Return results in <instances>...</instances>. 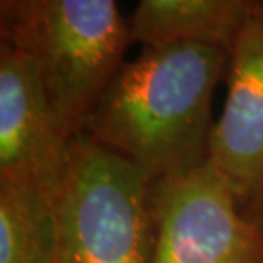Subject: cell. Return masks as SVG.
I'll return each instance as SVG.
<instances>
[{
	"label": "cell",
	"instance_id": "8992f818",
	"mask_svg": "<svg viewBox=\"0 0 263 263\" xmlns=\"http://www.w3.org/2000/svg\"><path fill=\"white\" fill-rule=\"evenodd\" d=\"M228 96L214 122L209 164L239 205L263 188V0L228 53Z\"/></svg>",
	"mask_w": 263,
	"mask_h": 263
},
{
	"label": "cell",
	"instance_id": "7a4b0ae2",
	"mask_svg": "<svg viewBox=\"0 0 263 263\" xmlns=\"http://www.w3.org/2000/svg\"><path fill=\"white\" fill-rule=\"evenodd\" d=\"M0 33L33 60L68 142L81 135L132 43L128 19L113 0H2Z\"/></svg>",
	"mask_w": 263,
	"mask_h": 263
},
{
	"label": "cell",
	"instance_id": "277c9868",
	"mask_svg": "<svg viewBox=\"0 0 263 263\" xmlns=\"http://www.w3.org/2000/svg\"><path fill=\"white\" fill-rule=\"evenodd\" d=\"M151 263H263V231L212 166L152 185Z\"/></svg>",
	"mask_w": 263,
	"mask_h": 263
},
{
	"label": "cell",
	"instance_id": "3957f363",
	"mask_svg": "<svg viewBox=\"0 0 263 263\" xmlns=\"http://www.w3.org/2000/svg\"><path fill=\"white\" fill-rule=\"evenodd\" d=\"M55 205V263H151L152 183L82 134L68 142Z\"/></svg>",
	"mask_w": 263,
	"mask_h": 263
},
{
	"label": "cell",
	"instance_id": "9c48e42d",
	"mask_svg": "<svg viewBox=\"0 0 263 263\" xmlns=\"http://www.w3.org/2000/svg\"><path fill=\"white\" fill-rule=\"evenodd\" d=\"M239 207H241V212L250 220H253V222L263 231V188L253 198L248 200V202L243 205H239Z\"/></svg>",
	"mask_w": 263,
	"mask_h": 263
},
{
	"label": "cell",
	"instance_id": "5b68a950",
	"mask_svg": "<svg viewBox=\"0 0 263 263\" xmlns=\"http://www.w3.org/2000/svg\"><path fill=\"white\" fill-rule=\"evenodd\" d=\"M68 140L24 51L0 46V181L33 186L57 200Z\"/></svg>",
	"mask_w": 263,
	"mask_h": 263
},
{
	"label": "cell",
	"instance_id": "ba28073f",
	"mask_svg": "<svg viewBox=\"0 0 263 263\" xmlns=\"http://www.w3.org/2000/svg\"><path fill=\"white\" fill-rule=\"evenodd\" d=\"M55 198L33 186L0 181V263H55Z\"/></svg>",
	"mask_w": 263,
	"mask_h": 263
},
{
	"label": "cell",
	"instance_id": "6da1fadb",
	"mask_svg": "<svg viewBox=\"0 0 263 263\" xmlns=\"http://www.w3.org/2000/svg\"><path fill=\"white\" fill-rule=\"evenodd\" d=\"M228 53L207 45L144 48L125 62L81 134L135 166L149 183L209 161L212 98Z\"/></svg>",
	"mask_w": 263,
	"mask_h": 263
},
{
	"label": "cell",
	"instance_id": "52a82bcc",
	"mask_svg": "<svg viewBox=\"0 0 263 263\" xmlns=\"http://www.w3.org/2000/svg\"><path fill=\"white\" fill-rule=\"evenodd\" d=\"M255 0H140L128 19L144 48L207 45L229 53Z\"/></svg>",
	"mask_w": 263,
	"mask_h": 263
}]
</instances>
